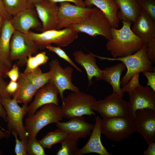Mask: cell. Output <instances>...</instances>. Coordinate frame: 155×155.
Returning a JSON list of instances; mask_svg holds the SVG:
<instances>
[{
    "label": "cell",
    "mask_w": 155,
    "mask_h": 155,
    "mask_svg": "<svg viewBox=\"0 0 155 155\" xmlns=\"http://www.w3.org/2000/svg\"><path fill=\"white\" fill-rule=\"evenodd\" d=\"M14 96L12 98L1 97V101L6 113L8 131H16L20 139H28L23 123V119L27 114L28 104L20 106Z\"/></svg>",
    "instance_id": "52a82bcc"
},
{
    "label": "cell",
    "mask_w": 155,
    "mask_h": 155,
    "mask_svg": "<svg viewBox=\"0 0 155 155\" xmlns=\"http://www.w3.org/2000/svg\"><path fill=\"white\" fill-rule=\"evenodd\" d=\"M101 133L108 139L120 142L135 132L133 120L129 116L103 118Z\"/></svg>",
    "instance_id": "ba28073f"
},
{
    "label": "cell",
    "mask_w": 155,
    "mask_h": 155,
    "mask_svg": "<svg viewBox=\"0 0 155 155\" xmlns=\"http://www.w3.org/2000/svg\"><path fill=\"white\" fill-rule=\"evenodd\" d=\"M44 149L36 137L28 138L27 155H45Z\"/></svg>",
    "instance_id": "1f68e13d"
},
{
    "label": "cell",
    "mask_w": 155,
    "mask_h": 155,
    "mask_svg": "<svg viewBox=\"0 0 155 155\" xmlns=\"http://www.w3.org/2000/svg\"><path fill=\"white\" fill-rule=\"evenodd\" d=\"M19 67L18 64L15 63L13 65L12 68L7 72V75L10 78V80L17 81L20 73Z\"/></svg>",
    "instance_id": "74e56055"
},
{
    "label": "cell",
    "mask_w": 155,
    "mask_h": 155,
    "mask_svg": "<svg viewBox=\"0 0 155 155\" xmlns=\"http://www.w3.org/2000/svg\"><path fill=\"white\" fill-rule=\"evenodd\" d=\"M32 6L12 16L10 21L15 31L27 34L31 29H41V23L38 19L35 9L33 8Z\"/></svg>",
    "instance_id": "e0dca14e"
},
{
    "label": "cell",
    "mask_w": 155,
    "mask_h": 155,
    "mask_svg": "<svg viewBox=\"0 0 155 155\" xmlns=\"http://www.w3.org/2000/svg\"><path fill=\"white\" fill-rule=\"evenodd\" d=\"M133 24L132 31L146 43L155 38V21L142 9Z\"/></svg>",
    "instance_id": "ffe728a7"
},
{
    "label": "cell",
    "mask_w": 155,
    "mask_h": 155,
    "mask_svg": "<svg viewBox=\"0 0 155 155\" xmlns=\"http://www.w3.org/2000/svg\"><path fill=\"white\" fill-rule=\"evenodd\" d=\"M23 73L35 86L37 90L50 82L52 75L50 70L46 73L42 72L39 67L32 71Z\"/></svg>",
    "instance_id": "4316f807"
},
{
    "label": "cell",
    "mask_w": 155,
    "mask_h": 155,
    "mask_svg": "<svg viewBox=\"0 0 155 155\" xmlns=\"http://www.w3.org/2000/svg\"><path fill=\"white\" fill-rule=\"evenodd\" d=\"M146 43L137 51L131 55L121 57L110 58L103 57L95 55L96 57L102 60L110 61H119L123 62L127 68V71L121 81V85L124 86L131 78L137 73L145 71H155L154 64L147 57Z\"/></svg>",
    "instance_id": "277c9868"
},
{
    "label": "cell",
    "mask_w": 155,
    "mask_h": 155,
    "mask_svg": "<svg viewBox=\"0 0 155 155\" xmlns=\"http://www.w3.org/2000/svg\"><path fill=\"white\" fill-rule=\"evenodd\" d=\"M5 20L3 17L0 16V36L4 21Z\"/></svg>",
    "instance_id": "c3c4849f"
},
{
    "label": "cell",
    "mask_w": 155,
    "mask_h": 155,
    "mask_svg": "<svg viewBox=\"0 0 155 155\" xmlns=\"http://www.w3.org/2000/svg\"><path fill=\"white\" fill-rule=\"evenodd\" d=\"M78 138L67 136L61 143V146L57 155H79Z\"/></svg>",
    "instance_id": "f1b7e54d"
},
{
    "label": "cell",
    "mask_w": 155,
    "mask_h": 155,
    "mask_svg": "<svg viewBox=\"0 0 155 155\" xmlns=\"http://www.w3.org/2000/svg\"><path fill=\"white\" fill-rule=\"evenodd\" d=\"M112 27L106 17L97 8L85 20L69 28L78 33H84L93 37L101 36L108 40L111 38Z\"/></svg>",
    "instance_id": "5b68a950"
},
{
    "label": "cell",
    "mask_w": 155,
    "mask_h": 155,
    "mask_svg": "<svg viewBox=\"0 0 155 155\" xmlns=\"http://www.w3.org/2000/svg\"><path fill=\"white\" fill-rule=\"evenodd\" d=\"M15 31L10 20H5L0 36V61L9 70L12 66L10 59V42Z\"/></svg>",
    "instance_id": "7402d4cb"
},
{
    "label": "cell",
    "mask_w": 155,
    "mask_h": 155,
    "mask_svg": "<svg viewBox=\"0 0 155 155\" xmlns=\"http://www.w3.org/2000/svg\"><path fill=\"white\" fill-rule=\"evenodd\" d=\"M129 96V117L132 119L139 109H155V91L150 87L141 85L128 93Z\"/></svg>",
    "instance_id": "5bb4252c"
},
{
    "label": "cell",
    "mask_w": 155,
    "mask_h": 155,
    "mask_svg": "<svg viewBox=\"0 0 155 155\" xmlns=\"http://www.w3.org/2000/svg\"><path fill=\"white\" fill-rule=\"evenodd\" d=\"M68 121L56 123L57 127L67 133V136L83 138L90 135L94 124L87 122L82 116L73 118Z\"/></svg>",
    "instance_id": "ac0fdd59"
},
{
    "label": "cell",
    "mask_w": 155,
    "mask_h": 155,
    "mask_svg": "<svg viewBox=\"0 0 155 155\" xmlns=\"http://www.w3.org/2000/svg\"><path fill=\"white\" fill-rule=\"evenodd\" d=\"M26 34L35 42L38 48L41 49L46 48V46L52 43L60 47L66 46L78 37V33L69 27L62 30H51L40 33L30 31Z\"/></svg>",
    "instance_id": "8992f818"
},
{
    "label": "cell",
    "mask_w": 155,
    "mask_h": 155,
    "mask_svg": "<svg viewBox=\"0 0 155 155\" xmlns=\"http://www.w3.org/2000/svg\"><path fill=\"white\" fill-rule=\"evenodd\" d=\"M49 59L45 51L39 53L34 56L29 55L28 58L26 68L23 72L27 73L32 71L42 65L46 63Z\"/></svg>",
    "instance_id": "f546056e"
},
{
    "label": "cell",
    "mask_w": 155,
    "mask_h": 155,
    "mask_svg": "<svg viewBox=\"0 0 155 155\" xmlns=\"http://www.w3.org/2000/svg\"><path fill=\"white\" fill-rule=\"evenodd\" d=\"M67 136L64 131L58 128L55 131L48 133L39 141L44 148L50 149L53 145L61 143Z\"/></svg>",
    "instance_id": "83f0119b"
},
{
    "label": "cell",
    "mask_w": 155,
    "mask_h": 155,
    "mask_svg": "<svg viewBox=\"0 0 155 155\" xmlns=\"http://www.w3.org/2000/svg\"><path fill=\"white\" fill-rule=\"evenodd\" d=\"M38 49L26 34L15 31L10 42V60H18L19 67H22L26 65L28 57L36 53Z\"/></svg>",
    "instance_id": "30bf717a"
},
{
    "label": "cell",
    "mask_w": 155,
    "mask_h": 155,
    "mask_svg": "<svg viewBox=\"0 0 155 155\" xmlns=\"http://www.w3.org/2000/svg\"><path fill=\"white\" fill-rule=\"evenodd\" d=\"M121 21L123 26L121 28H111V38L106 44V49L113 58L123 57L133 54L146 43L132 31L131 22Z\"/></svg>",
    "instance_id": "6da1fadb"
},
{
    "label": "cell",
    "mask_w": 155,
    "mask_h": 155,
    "mask_svg": "<svg viewBox=\"0 0 155 155\" xmlns=\"http://www.w3.org/2000/svg\"><path fill=\"white\" fill-rule=\"evenodd\" d=\"M119 7L117 16L121 21L134 23L142 10L137 0H115Z\"/></svg>",
    "instance_id": "cb8c5ba5"
},
{
    "label": "cell",
    "mask_w": 155,
    "mask_h": 155,
    "mask_svg": "<svg viewBox=\"0 0 155 155\" xmlns=\"http://www.w3.org/2000/svg\"><path fill=\"white\" fill-rule=\"evenodd\" d=\"M17 82L19 88L14 95L16 96L17 101L18 103L28 104L37 91L36 88L23 73H20Z\"/></svg>",
    "instance_id": "484cf974"
},
{
    "label": "cell",
    "mask_w": 155,
    "mask_h": 155,
    "mask_svg": "<svg viewBox=\"0 0 155 155\" xmlns=\"http://www.w3.org/2000/svg\"><path fill=\"white\" fill-rule=\"evenodd\" d=\"M122 62L114 65L106 67L103 71L102 80L111 85L115 92L123 97V93L121 88V76L126 68Z\"/></svg>",
    "instance_id": "d4e9b609"
},
{
    "label": "cell",
    "mask_w": 155,
    "mask_h": 155,
    "mask_svg": "<svg viewBox=\"0 0 155 155\" xmlns=\"http://www.w3.org/2000/svg\"><path fill=\"white\" fill-rule=\"evenodd\" d=\"M97 8L79 7L67 2L60 3L57 30L69 27L82 22L88 18Z\"/></svg>",
    "instance_id": "8fae6325"
},
{
    "label": "cell",
    "mask_w": 155,
    "mask_h": 155,
    "mask_svg": "<svg viewBox=\"0 0 155 155\" xmlns=\"http://www.w3.org/2000/svg\"><path fill=\"white\" fill-rule=\"evenodd\" d=\"M141 9L155 21V0H137Z\"/></svg>",
    "instance_id": "e575fe53"
},
{
    "label": "cell",
    "mask_w": 155,
    "mask_h": 155,
    "mask_svg": "<svg viewBox=\"0 0 155 155\" xmlns=\"http://www.w3.org/2000/svg\"><path fill=\"white\" fill-rule=\"evenodd\" d=\"M132 120L135 132L141 134L148 144L155 142V109L138 110Z\"/></svg>",
    "instance_id": "4fadbf2b"
},
{
    "label": "cell",
    "mask_w": 155,
    "mask_h": 155,
    "mask_svg": "<svg viewBox=\"0 0 155 155\" xmlns=\"http://www.w3.org/2000/svg\"><path fill=\"white\" fill-rule=\"evenodd\" d=\"M142 73L148 80L147 86L155 91V71L153 72L145 71Z\"/></svg>",
    "instance_id": "f35d334b"
},
{
    "label": "cell",
    "mask_w": 155,
    "mask_h": 155,
    "mask_svg": "<svg viewBox=\"0 0 155 155\" xmlns=\"http://www.w3.org/2000/svg\"><path fill=\"white\" fill-rule=\"evenodd\" d=\"M2 152L0 149V155H2Z\"/></svg>",
    "instance_id": "f907efd6"
},
{
    "label": "cell",
    "mask_w": 155,
    "mask_h": 155,
    "mask_svg": "<svg viewBox=\"0 0 155 155\" xmlns=\"http://www.w3.org/2000/svg\"><path fill=\"white\" fill-rule=\"evenodd\" d=\"M140 73H137L134 75L128 83L122 87L121 90L123 93L125 92L128 93L140 85L139 81Z\"/></svg>",
    "instance_id": "d590c367"
},
{
    "label": "cell",
    "mask_w": 155,
    "mask_h": 155,
    "mask_svg": "<svg viewBox=\"0 0 155 155\" xmlns=\"http://www.w3.org/2000/svg\"><path fill=\"white\" fill-rule=\"evenodd\" d=\"M59 91L55 85L49 82L37 90L33 101L27 108L28 117L34 114L40 107L49 104L59 106Z\"/></svg>",
    "instance_id": "2e32d148"
},
{
    "label": "cell",
    "mask_w": 155,
    "mask_h": 155,
    "mask_svg": "<svg viewBox=\"0 0 155 155\" xmlns=\"http://www.w3.org/2000/svg\"><path fill=\"white\" fill-rule=\"evenodd\" d=\"M14 136L16 142L15 152L17 155H27V148L28 139H19L18 134L14 131L11 132Z\"/></svg>",
    "instance_id": "d6a6232c"
},
{
    "label": "cell",
    "mask_w": 155,
    "mask_h": 155,
    "mask_svg": "<svg viewBox=\"0 0 155 155\" xmlns=\"http://www.w3.org/2000/svg\"><path fill=\"white\" fill-rule=\"evenodd\" d=\"M0 16L5 20H10L12 16L9 14L6 11L3 0H0Z\"/></svg>",
    "instance_id": "7bdbcfd3"
},
{
    "label": "cell",
    "mask_w": 155,
    "mask_h": 155,
    "mask_svg": "<svg viewBox=\"0 0 155 155\" xmlns=\"http://www.w3.org/2000/svg\"><path fill=\"white\" fill-rule=\"evenodd\" d=\"M51 77L50 82L53 84L58 89L61 100L64 98V92L66 90H69L73 92L80 91L79 88L74 85L72 82L71 78L73 68L67 66L63 68L61 66L57 59L52 60L49 63Z\"/></svg>",
    "instance_id": "7c38bea8"
},
{
    "label": "cell",
    "mask_w": 155,
    "mask_h": 155,
    "mask_svg": "<svg viewBox=\"0 0 155 155\" xmlns=\"http://www.w3.org/2000/svg\"><path fill=\"white\" fill-rule=\"evenodd\" d=\"M146 43V55L148 59L153 64L155 62V38Z\"/></svg>",
    "instance_id": "8d00e7d4"
},
{
    "label": "cell",
    "mask_w": 155,
    "mask_h": 155,
    "mask_svg": "<svg viewBox=\"0 0 155 155\" xmlns=\"http://www.w3.org/2000/svg\"><path fill=\"white\" fill-rule=\"evenodd\" d=\"M19 88V84L18 82L11 80L7 84L6 88V92L11 97H13Z\"/></svg>",
    "instance_id": "ab89813d"
},
{
    "label": "cell",
    "mask_w": 155,
    "mask_h": 155,
    "mask_svg": "<svg viewBox=\"0 0 155 155\" xmlns=\"http://www.w3.org/2000/svg\"><path fill=\"white\" fill-rule=\"evenodd\" d=\"M73 56L75 61L85 69L89 86L92 84V80L94 77L96 81L102 80L103 71L100 69L97 65L94 54L91 53L85 54L80 50L75 51L73 53Z\"/></svg>",
    "instance_id": "d6986e66"
},
{
    "label": "cell",
    "mask_w": 155,
    "mask_h": 155,
    "mask_svg": "<svg viewBox=\"0 0 155 155\" xmlns=\"http://www.w3.org/2000/svg\"><path fill=\"white\" fill-rule=\"evenodd\" d=\"M102 119L99 116L95 117V123L86 144L79 149V155L95 153L100 155H111L102 144L101 140V123Z\"/></svg>",
    "instance_id": "44dd1931"
},
{
    "label": "cell",
    "mask_w": 155,
    "mask_h": 155,
    "mask_svg": "<svg viewBox=\"0 0 155 155\" xmlns=\"http://www.w3.org/2000/svg\"><path fill=\"white\" fill-rule=\"evenodd\" d=\"M96 100L92 95L80 91L70 94L62 100L60 108L63 117L69 120L84 115L95 116L91 106Z\"/></svg>",
    "instance_id": "3957f363"
},
{
    "label": "cell",
    "mask_w": 155,
    "mask_h": 155,
    "mask_svg": "<svg viewBox=\"0 0 155 155\" xmlns=\"http://www.w3.org/2000/svg\"><path fill=\"white\" fill-rule=\"evenodd\" d=\"M1 97L0 96V119L2 118L5 122H7V115L6 111L3 106L1 101Z\"/></svg>",
    "instance_id": "bcb514c9"
},
{
    "label": "cell",
    "mask_w": 155,
    "mask_h": 155,
    "mask_svg": "<svg viewBox=\"0 0 155 155\" xmlns=\"http://www.w3.org/2000/svg\"><path fill=\"white\" fill-rule=\"evenodd\" d=\"M54 3L58 2H70L74 3L75 5L79 7H86L84 1L83 0H48Z\"/></svg>",
    "instance_id": "b9f144b4"
},
{
    "label": "cell",
    "mask_w": 155,
    "mask_h": 155,
    "mask_svg": "<svg viewBox=\"0 0 155 155\" xmlns=\"http://www.w3.org/2000/svg\"><path fill=\"white\" fill-rule=\"evenodd\" d=\"M43 0H28L29 3L33 5L34 4L39 3Z\"/></svg>",
    "instance_id": "681fc988"
},
{
    "label": "cell",
    "mask_w": 155,
    "mask_h": 155,
    "mask_svg": "<svg viewBox=\"0 0 155 155\" xmlns=\"http://www.w3.org/2000/svg\"><path fill=\"white\" fill-rule=\"evenodd\" d=\"M34 5L41 22V32L57 29L59 6L57 3L48 0H43Z\"/></svg>",
    "instance_id": "9a60e30c"
},
{
    "label": "cell",
    "mask_w": 155,
    "mask_h": 155,
    "mask_svg": "<svg viewBox=\"0 0 155 155\" xmlns=\"http://www.w3.org/2000/svg\"><path fill=\"white\" fill-rule=\"evenodd\" d=\"M7 13L13 16L22 10L33 5L28 0H3Z\"/></svg>",
    "instance_id": "4dcf8cb0"
},
{
    "label": "cell",
    "mask_w": 155,
    "mask_h": 155,
    "mask_svg": "<svg viewBox=\"0 0 155 155\" xmlns=\"http://www.w3.org/2000/svg\"><path fill=\"white\" fill-rule=\"evenodd\" d=\"M91 108L97 112L103 118L129 116V102L113 92L103 100L95 101Z\"/></svg>",
    "instance_id": "9c48e42d"
},
{
    "label": "cell",
    "mask_w": 155,
    "mask_h": 155,
    "mask_svg": "<svg viewBox=\"0 0 155 155\" xmlns=\"http://www.w3.org/2000/svg\"><path fill=\"white\" fill-rule=\"evenodd\" d=\"M146 150L144 152L146 155H155V142H151L149 144Z\"/></svg>",
    "instance_id": "ee69618b"
},
{
    "label": "cell",
    "mask_w": 155,
    "mask_h": 155,
    "mask_svg": "<svg viewBox=\"0 0 155 155\" xmlns=\"http://www.w3.org/2000/svg\"><path fill=\"white\" fill-rule=\"evenodd\" d=\"M9 70L0 61V75L3 78H6V73Z\"/></svg>",
    "instance_id": "7dc6e473"
},
{
    "label": "cell",
    "mask_w": 155,
    "mask_h": 155,
    "mask_svg": "<svg viewBox=\"0 0 155 155\" xmlns=\"http://www.w3.org/2000/svg\"><path fill=\"white\" fill-rule=\"evenodd\" d=\"M11 133L3 128L0 125V141L3 138H8Z\"/></svg>",
    "instance_id": "f6af8a7d"
},
{
    "label": "cell",
    "mask_w": 155,
    "mask_h": 155,
    "mask_svg": "<svg viewBox=\"0 0 155 155\" xmlns=\"http://www.w3.org/2000/svg\"><path fill=\"white\" fill-rule=\"evenodd\" d=\"M3 78L0 75V96L2 98H11L7 93L6 88L7 83L4 80Z\"/></svg>",
    "instance_id": "60d3db41"
},
{
    "label": "cell",
    "mask_w": 155,
    "mask_h": 155,
    "mask_svg": "<svg viewBox=\"0 0 155 155\" xmlns=\"http://www.w3.org/2000/svg\"><path fill=\"white\" fill-rule=\"evenodd\" d=\"M63 116L60 106L50 103L44 105L35 113L25 120L24 128L28 138L36 137L43 127L61 121Z\"/></svg>",
    "instance_id": "7a4b0ae2"
},
{
    "label": "cell",
    "mask_w": 155,
    "mask_h": 155,
    "mask_svg": "<svg viewBox=\"0 0 155 155\" xmlns=\"http://www.w3.org/2000/svg\"><path fill=\"white\" fill-rule=\"evenodd\" d=\"M59 46H54L51 44L46 46V48L49 51L54 53L60 57L64 59L69 63L77 70L82 72V71L75 64L71 59L66 54L65 52Z\"/></svg>",
    "instance_id": "836d02e7"
},
{
    "label": "cell",
    "mask_w": 155,
    "mask_h": 155,
    "mask_svg": "<svg viewBox=\"0 0 155 155\" xmlns=\"http://www.w3.org/2000/svg\"><path fill=\"white\" fill-rule=\"evenodd\" d=\"M84 2L87 7L96 6L106 17L112 27L118 28L119 20L117 13L119 8L115 0H85Z\"/></svg>",
    "instance_id": "603a6c76"
}]
</instances>
